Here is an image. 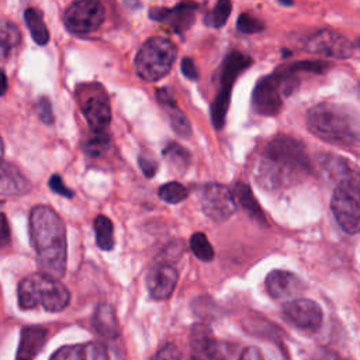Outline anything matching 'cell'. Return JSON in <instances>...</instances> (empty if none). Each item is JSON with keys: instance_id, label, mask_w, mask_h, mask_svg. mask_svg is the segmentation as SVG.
<instances>
[{"instance_id": "12", "label": "cell", "mask_w": 360, "mask_h": 360, "mask_svg": "<svg viewBox=\"0 0 360 360\" xmlns=\"http://www.w3.org/2000/svg\"><path fill=\"white\" fill-rule=\"evenodd\" d=\"M283 316L288 323L302 330H316L323 319L321 307L315 301L301 297L284 302Z\"/></svg>"}, {"instance_id": "17", "label": "cell", "mask_w": 360, "mask_h": 360, "mask_svg": "<svg viewBox=\"0 0 360 360\" xmlns=\"http://www.w3.org/2000/svg\"><path fill=\"white\" fill-rule=\"evenodd\" d=\"M190 347L194 359H214L219 354V347L212 332L202 323H195L191 328Z\"/></svg>"}, {"instance_id": "19", "label": "cell", "mask_w": 360, "mask_h": 360, "mask_svg": "<svg viewBox=\"0 0 360 360\" xmlns=\"http://www.w3.org/2000/svg\"><path fill=\"white\" fill-rule=\"evenodd\" d=\"M31 183L18 167L8 162L0 160V194L20 195L28 193Z\"/></svg>"}, {"instance_id": "31", "label": "cell", "mask_w": 360, "mask_h": 360, "mask_svg": "<svg viewBox=\"0 0 360 360\" xmlns=\"http://www.w3.org/2000/svg\"><path fill=\"white\" fill-rule=\"evenodd\" d=\"M158 194H159L160 200H163L165 202H167V204H177V202H181L183 200L187 198L188 191H187V188L181 183L170 181V183L163 184L158 190Z\"/></svg>"}, {"instance_id": "8", "label": "cell", "mask_w": 360, "mask_h": 360, "mask_svg": "<svg viewBox=\"0 0 360 360\" xmlns=\"http://www.w3.org/2000/svg\"><path fill=\"white\" fill-rule=\"evenodd\" d=\"M330 208L339 226L349 235H356L360 229V187L357 183H343L335 186Z\"/></svg>"}, {"instance_id": "4", "label": "cell", "mask_w": 360, "mask_h": 360, "mask_svg": "<svg viewBox=\"0 0 360 360\" xmlns=\"http://www.w3.org/2000/svg\"><path fill=\"white\" fill-rule=\"evenodd\" d=\"M70 301L69 290L59 281L42 271L24 277L18 284V304L22 309L42 307L48 312L63 311Z\"/></svg>"}, {"instance_id": "38", "label": "cell", "mask_w": 360, "mask_h": 360, "mask_svg": "<svg viewBox=\"0 0 360 360\" xmlns=\"http://www.w3.org/2000/svg\"><path fill=\"white\" fill-rule=\"evenodd\" d=\"M10 242V228L7 218L3 212H0V249L7 246Z\"/></svg>"}, {"instance_id": "18", "label": "cell", "mask_w": 360, "mask_h": 360, "mask_svg": "<svg viewBox=\"0 0 360 360\" xmlns=\"http://www.w3.org/2000/svg\"><path fill=\"white\" fill-rule=\"evenodd\" d=\"M322 167L328 180L332 181L335 186L343 183H357L360 180L357 167L352 162L340 156L330 155L325 158L322 162Z\"/></svg>"}, {"instance_id": "16", "label": "cell", "mask_w": 360, "mask_h": 360, "mask_svg": "<svg viewBox=\"0 0 360 360\" xmlns=\"http://www.w3.org/2000/svg\"><path fill=\"white\" fill-rule=\"evenodd\" d=\"M177 270L167 263H156L146 274V288L152 298L167 300L176 288Z\"/></svg>"}, {"instance_id": "21", "label": "cell", "mask_w": 360, "mask_h": 360, "mask_svg": "<svg viewBox=\"0 0 360 360\" xmlns=\"http://www.w3.org/2000/svg\"><path fill=\"white\" fill-rule=\"evenodd\" d=\"M156 98L162 105L166 107L169 121H170V125L174 129V132L187 138L191 134V125H190L186 114L179 108L173 93L169 89L162 87V89L156 90Z\"/></svg>"}, {"instance_id": "39", "label": "cell", "mask_w": 360, "mask_h": 360, "mask_svg": "<svg viewBox=\"0 0 360 360\" xmlns=\"http://www.w3.org/2000/svg\"><path fill=\"white\" fill-rule=\"evenodd\" d=\"M155 357L156 359H179L180 353L174 345H166L156 353Z\"/></svg>"}, {"instance_id": "33", "label": "cell", "mask_w": 360, "mask_h": 360, "mask_svg": "<svg viewBox=\"0 0 360 360\" xmlns=\"http://www.w3.org/2000/svg\"><path fill=\"white\" fill-rule=\"evenodd\" d=\"M236 28H238V31H240L243 34H256V32H260L264 30V22L262 20L253 17L252 14L242 13L238 17Z\"/></svg>"}, {"instance_id": "1", "label": "cell", "mask_w": 360, "mask_h": 360, "mask_svg": "<svg viewBox=\"0 0 360 360\" xmlns=\"http://www.w3.org/2000/svg\"><path fill=\"white\" fill-rule=\"evenodd\" d=\"M311 173L305 146L287 135L273 138L255 166L256 183L266 190H280L302 181Z\"/></svg>"}, {"instance_id": "41", "label": "cell", "mask_w": 360, "mask_h": 360, "mask_svg": "<svg viewBox=\"0 0 360 360\" xmlns=\"http://www.w3.org/2000/svg\"><path fill=\"white\" fill-rule=\"evenodd\" d=\"M7 87H8V82H7V77H6L4 72L0 69V96L6 94V91H7Z\"/></svg>"}, {"instance_id": "6", "label": "cell", "mask_w": 360, "mask_h": 360, "mask_svg": "<svg viewBox=\"0 0 360 360\" xmlns=\"http://www.w3.org/2000/svg\"><path fill=\"white\" fill-rule=\"evenodd\" d=\"M176 56L177 48L170 39L152 37L138 51L134 68L142 80L158 82L170 72Z\"/></svg>"}, {"instance_id": "20", "label": "cell", "mask_w": 360, "mask_h": 360, "mask_svg": "<svg viewBox=\"0 0 360 360\" xmlns=\"http://www.w3.org/2000/svg\"><path fill=\"white\" fill-rule=\"evenodd\" d=\"M51 359L53 360H105L108 353L104 345L97 342H90L84 345L65 346L55 352Z\"/></svg>"}, {"instance_id": "34", "label": "cell", "mask_w": 360, "mask_h": 360, "mask_svg": "<svg viewBox=\"0 0 360 360\" xmlns=\"http://www.w3.org/2000/svg\"><path fill=\"white\" fill-rule=\"evenodd\" d=\"M37 110H38V115H39L42 122H45V124H52L53 122L52 105H51V101L46 97H41L38 100Z\"/></svg>"}, {"instance_id": "9", "label": "cell", "mask_w": 360, "mask_h": 360, "mask_svg": "<svg viewBox=\"0 0 360 360\" xmlns=\"http://www.w3.org/2000/svg\"><path fill=\"white\" fill-rule=\"evenodd\" d=\"M105 17V8L98 0H77L72 3L65 14L66 30L76 35H86L98 30Z\"/></svg>"}, {"instance_id": "10", "label": "cell", "mask_w": 360, "mask_h": 360, "mask_svg": "<svg viewBox=\"0 0 360 360\" xmlns=\"http://www.w3.org/2000/svg\"><path fill=\"white\" fill-rule=\"evenodd\" d=\"M79 104L91 132H103L111 122L108 97L98 84H89L79 93Z\"/></svg>"}, {"instance_id": "14", "label": "cell", "mask_w": 360, "mask_h": 360, "mask_svg": "<svg viewBox=\"0 0 360 360\" xmlns=\"http://www.w3.org/2000/svg\"><path fill=\"white\" fill-rule=\"evenodd\" d=\"M197 10L198 4L187 0L176 4L173 8L153 7L149 10V17L155 21L169 25L174 32L181 34L193 25Z\"/></svg>"}, {"instance_id": "43", "label": "cell", "mask_w": 360, "mask_h": 360, "mask_svg": "<svg viewBox=\"0 0 360 360\" xmlns=\"http://www.w3.org/2000/svg\"><path fill=\"white\" fill-rule=\"evenodd\" d=\"M3 153H4V146H3V141L0 138V160H3Z\"/></svg>"}, {"instance_id": "26", "label": "cell", "mask_w": 360, "mask_h": 360, "mask_svg": "<svg viewBox=\"0 0 360 360\" xmlns=\"http://www.w3.org/2000/svg\"><path fill=\"white\" fill-rule=\"evenodd\" d=\"M20 42L21 32L18 27L10 21H0V60L7 59Z\"/></svg>"}, {"instance_id": "27", "label": "cell", "mask_w": 360, "mask_h": 360, "mask_svg": "<svg viewBox=\"0 0 360 360\" xmlns=\"http://www.w3.org/2000/svg\"><path fill=\"white\" fill-rule=\"evenodd\" d=\"M96 242L101 250H111L114 248V226L108 217L97 215L94 219Z\"/></svg>"}, {"instance_id": "13", "label": "cell", "mask_w": 360, "mask_h": 360, "mask_svg": "<svg viewBox=\"0 0 360 360\" xmlns=\"http://www.w3.org/2000/svg\"><path fill=\"white\" fill-rule=\"evenodd\" d=\"M307 49L316 55H323L336 59L350 58L354 52V45L345 35L330 31L322 30L315 32L307 42Z\"/></svg>"}, {"instance_id": "3", "label": "cell", "mask_w": 360, "mask_h": 360, "mask_svg": "<svg viewBox=\"0 0 360 360\" xmlns=\"http://www.w3.org/2000/svg\"><path fill=\"white\" fill-rule=\"evenodd\" d=\"M308 129L325 142L356 148L359 145V115L349 105L322 101L308 110Z\"/></svg>"}, {"instance_id": "7", "label": "cell", "mask_w": 360, "mask_h": 360, "mask_svg": "<svg viewBox=\"0 0 360 360\" xmlns=\"http://www.w3.org/2000/svg\"><path fill=\"white\" fill-rule=\"evenodd\" d=\"M252 63V58L239 51L231 52L224 59L219 75V90L211 104V122L215 129H221L225 124V117L231 101L232 86L236 77L243 70H246Z\"/></svg>"}, {"instance_id": "15", "label": "cell", "mask_w": 360, "mask_h": 360, "mask_svg": "<svg viewBox=\"0 0 360 360\" xmlns=\"http://www.w3.org/2000/svg\"><path fill=\"white\" fill-rule=\"evenodd\" d=\"M269 295L276 301H288L297 298L304 291L302 280L287 270H273L264 281Z\"/></svg>"}, {"instance_id": "22", "label": "cell", "mask_w": 360, "mask_h": 360, "mask_svg": "<svg viewBox=\"0 0 360 360\" xmlns=\"http://www.w3.org/2000/svg\"><path fill=\"white\" fill-rule=\"evenodd\" d=\"M48 330L41 326H25L21 330L20 345L15 357L20 360L34 359L44 347L46 342Z\"/></svg>"}, {"instance_id": "29", "label": "cell", "mask_w": 360, "mask_h": 360, "mask_svg": "<svg viewBox=\"0 0 360 360\" xmlns=\"http://www.w3.org/2000/svg\"><path fill=\"white\" fill-rule=\"evenodd\" d=\"M232 11L231 0H218L214 8L204 15V24L212 28H221L228 21Z\"/></svg>"}, {"instance_id": "28", "label": "cell", "mask_w": 360, "mask_h": 360, "mask_svg": "<svg viewBox=\"0 0 360 360\" xmlns=\"http://www.w3.org/2000/svg\"><path fill=\"white\" fill-rule=\"evenodd\" d=\"M163 156L170 163V166L174 167L177 172H184L188 167L190 158H191L188 150L174 141L169 142L165 146Z\"/></svg>"}, {"instance_id": "30", "label": "cell", "mask_w": 360, "mask_h": 360, "mask_svg": "<svg viewBox=\"0 0 360 360\" xmlns=\"http://www.w3.org/2000/svg\"><path fill=\"white\" fill-rule=\"evenodd\" d=\"M190 249L201 262H210L214 257V249L202 232H195L190 238Z\"/></svg>"}, {"instance_id": "42", "label": "cell", "mask_w": 360, "mask_h": 360, "mask_svg": "<svg viewBox=\"0 0 360 360\" xmlns=\"http://www.w3.org/2000/svg\"><path fill=\"white\" fill-rule=\"evenodd\" d=\"M281 6H285V7H290V6H292V3H294V0H277Z\"/></svg>"}, {"instance_id": "24", "label": "cell", "mask_w": 360, "mask_h": 360, "mask_svg": "<svg viewBox=\"0 0 360 360\" xmlns=\"http://www.w3.org/2000/svg\"><path fill=\"white\" fill-rule=\"evenodd\" d=\"M233 194L235 201H238L240 204V207L250 215L253 217L257 222L260 224H266V218L264 214L260 208V205L257 204L250 187L242 181H236L233 186V190H231Z\"/></svg>"}, {"instance_id": "40", "label": "cell", "mask_w": 360, "mask_h": 360, "mask_svg": "<svg viewBox=\"0 0 360 360\" xmlns=\"http://www.w3.org/2000/svg\"><path fill=\"white\" fill-rule=\"evenodd\" d=\"M239 357L243 359V360H249V359H262L263 356H262V352L257 347H248L240 353Z\"/></svg>"}, {"instance_id": "35", "label": "cell", "mask_w": 360, "mask_h": 360, "mask_svg": "<svg viewBox=\"0 0 360 360\" xmlns=\"http://www.w3.org/2000/svg\"><path fill=\"white\" fill-rule=\"evenodd\" d=\"M48 184H49V187H51V190L53 193H56L59 195H63L66 198H72L73 197V191L63 184V180H62V177L59 174H52Z\"/></svg>"}, {"instance_id": "32", "label": "cell", "mask_w": 360, "mask_h": 360, "mask_svg": "<svg viewBox=\"0 0 360 360\" xmlns=\"http://www.w3.org/2000/svg\"><path fill=\"white\" fill-rule=\"evenodd\" d=\"M110 136L105 131L103 132H91L89 139L83 143V149L90 156H100L110 148Z\"/></svg>"}, {"instance_id": "23", "label": "cell", "mask_w": 360, "mask_h": 360, "mask_svg": "<svg viewBox=\"0 0 360 360\" xmlns=\"http://www.w3.org/2000/svg\"><path fill=\"white\" fill-rule=\"evenodd\" d=\"M91 325L93 329L101 335L105 336L108 339H114L120 335V328H118V321L115 316V311L114 308L104 302L100 304L91 318Z\"/></svg>"}, {"instance_id": "36", "label": "cell", "mask_w": 360, "mask_h": 360, "mask_svg": "<svg viewBox=\"0 0 360 360\" xmlns=\"http://www.w3.org/2000/svg\"><path fill=\"white\" fill-rule=\"evenodd\" d=\"M138 163H139V166H141V169H142V173H143L148 179H150V177H153V176L156 174V172H158V163H156V160H155L152 156L139 155Z\"/></svg>"}, {"instance_id": "2", "label": "cell", "mask_w": 360, "mask_h": 360, "mask_svg": "<svg viewBox=\"0 0 360 360\" xmlns=\"http://www.w3.org/2000/svg\"><path fill=\"white\" fill-rule=\"evenodd\" d=\"M31 243L42 273L62 278L66 270V228L59 214L48 205H35L30 212Z\"/></svg>"}, {"instance_id": "5", "label": "cell", "mask_w": 360, "mask_h": 360, "mask_svg": "<svg viewBox=\"0 0 360 360\" xmlns=\"http://www.w3.org/2000/svg\"><path fill=\"white\" fill-rule=\"evenodd\" d=\"M298 69L291 63L262 77L252 94V107L260 115H276L283 107V97L290 96L298 87Z\"/></svg>"}, {"instance_id": "37", "label": "cell", "mask_w": 360, "mask_h": 360, "mask_svg": "<svg viewBox=\"0 0 360 360\" xmlns=\"http://www.w3.org/2000/svg\"><path fill=\"white\" fill-rule=\"evenodd\" d=\"M181 72L190 80H197L198 79V70H197L195 63L191 58H183L181 59Z\"/></svg>"}, {"instance_id": "11", "label": "cell", "mask_w": 360, "mask_h": 360, "mask_svg": "<svg viewBox=\"0 0 360 360\" xmlns=\"http://www.w3.org/2000/svg\"><path fill=\"white\" fill-rule=\"evenodd\" d=\"M201 208L217 222L226 221L236 210V201L229 188L218 183H208L201 190Z\"/></svg>"}, {"instance_id": "25", "label": "cell", "mask_w": 360, "mask_h": 360, "mask_svg": "<svg viewBox=\"0 0 360 360\" xmlns=\"http://www.w3.org/2000/svg\"><path fill=\"white\" fill-rule=\"evenodd\" d=\"M24 18H25L27 27L30 28L32 39L38 45H46L49 41V31L44 22L42 11L34 7H28L24 11Z\"/></svg>"}]
</instances>
